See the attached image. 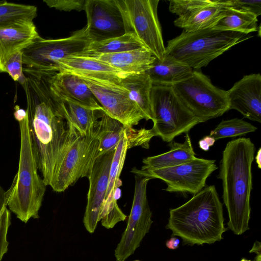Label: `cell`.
Segmentation results:
<instances>
[{
    "label": "cell",
    "instance_id": "1",
    "mask_svg": "<svg viewBox=\"0 0 261 261\" xmlns=\"http://www.w3.org/2000/svg\"><path fill=\"white\" fill-rule=\"evenodd\" d=\"M26 110L38 170L46 186H53L62 161L82 135L66 118L65 111L41 99L25 85Z\"/></svg>",
    "mask_w": 261,
    "mask_h": 261
},
{
    "label": "cell",
    "instance_id": "2",
    "mask_svg": "<svg viewBox=\"0 0 261 261\" xmlns=\"http://www.w3.org/2000/svg\"><path fill=\"white\" fill-rule=\"evenodd\" d=\"M255 150L250 138H239L227 143L220 161L217 178L222 182V198L229 218L227 228L237 235L249 229Z\"/></svg>",
    "mask_w": 261,
    "mask_h": 261
},
{
    "label": "cell",
    "instance_id": "3",
    "mask_svg": "<svg viewBox=\"0 0 261 261\" xmlns=\"http://www.w3.org/2000/svg\"><path fill=\"white\" fill-rule=\"evenodd\" d=\"M222 203L214 185L204 187L181 205L170 209L166 228L179 237L183 245L212 244L223 239Z\"/></svg>",
    "mask_w": 261,
    "mask_h": 261
},
{
    "label": "cell",
    "instance_id": "4",
    "mask_svg": "<svg viewBox=\"0 0 261 261\" xmlns=\"http://www.w3.org/2000/svg\"><path fill=\"white\" fill-rule=\"evenodd\" d=\"M14 117L19 123L20 148L18 170L9 189L6 191L7 206L24 223L38 219L46 185L38 174L26 110L15 107Z\"/></svg>",
    "mask_w": 261,
    "mask_h": 261
},
{
    "label": "cell",
    "instance_id": "5",
    "mask_svg": "<svg viewBox=\"0 0 261 261\" xmlns=\"http://www.w3.org/2000/svg\"><path fill=\"white\" fill-rule=\"evenodd\" d=\"M250 37L239 32L212 28L192 32L184 30L168 41L165 47L166 55L198 70Z\"/></svg>",
    "mask_w": 261,
    "mask_h": 261
},
{
    "label": "cell",
    "instance_id": "6",
    "mask_svg": "<svg viewBox=\"0 0 261 261\" xmlns=\"http://www.w3.org/2000/svg\"><path fill=\"white\" fill-rule=\"evenodd\" d=\"M151 103L153 113L152 129L155 136L169 143L177 136L188 133L201 123L184 104L172 86L153 85Z\"/></svg>",
    "mask_w": 261,
    "mask_h": 261
},
{
    "label": "cell",
    "instance_id": "7",
    "mask_svg": "<svg viewBox=\"0 0 261 261\" xmlns=\"http://www.w3.org/2000/svg\"><path fill=\"white\" fill-rule=\"evenodd\" d=\"M187 108L201 122L222 116L229 110L227 91L214 86L198 70L186 80L172 86Z\"/></svg>",
    "mask_w": 261,
    "mask_h": 261
},
{
    "label": "cell",
    "instance_id": "8",
    "mask_svg": "<svg viewBox=\"0 0 261 261\" xmlns=\"http://www.w3.org/2000/svg\"><path fill=\"white\" fill-rule=\"evenodd\" d=\"M124 19L125 33L133 34L157 59L166 54L158 17L159 0H115Z\"/></svg>",
    "mask_w": 261,
    "mask_h": 261
},
{
    "label": "cell",
    "instance_id": "9",
    "mask_svg": "<svg viewBox=\"0 0 261 261\" xmlns=\"http://www.w3.org/2000/svg\"><path fill=\"white\" fill-rule=\"evenodd\" d=\"M153 137L155 135L151 128L132 127L118 143L112 162L106 193L99 215V221L106 228H112L117 223L126 218L118 205L116 194L121 185L119 176L127 150L135 146L149 148V142Z\"/></svg>",
    "mask_w": 261,
    "mask_h": 261
},
{
    "label": "cell",
    "instance_id": "10",
    "mask_svg": "<svg viewBox=\"0 0 261 261\" xmlns=\"http://www.w3.org/2000/svg\"><path fill=\"white\" fill-rule=\"evenodd\" d=\"M90 42L86 27L62 39H45L39 36L21 51L23 65L38 70H59V61L82 54Z\"/></svg>",
    "mask_w": 261,
    "mask_h": 261
},
{
    "label": "cell",
    "instance_id": "11",
    "mask_svg": "<svg viewBox=\"0 0 261 261\" xmlns=\"http://www.w3.org/2000/svg\"><path fill=\"white\" fill-rule=\"evenodd\" d=\"M100 119L91 132L80 136L67 150L51 187L54 191L63 192L79 179L88 177L97 156L101 130Z\"/></svg>",
    "mask_w": 261,
    "mask_h": 261
},
{
    "label": "cell",
    "instance_id": "12",
    "mask_svg": "<svg viewBox=\"0 0 261 261\" xmlns=\"http://www.w3.org/2000/svg\"><path fill=\"white\" fill-rule=\"evenodd\" d=\"M215 160L195 158L176 166L158 169H138L132 172L138 176L162 180L168 192L188 193L195 195L205 186L209 176L217 169Z\"/></svg>",
    "mask_w": 261,
    "mask_h": 261
},
{
    "label": "cell",
    "instance_id": "13",
    "mask_svg": "<svg viewBox=\"0 0 261 261\" xmlns=\"http://www.w3.org/2000/svg\"><path fill=\"white\" fill-rule=\"evenodd\" d=\"M135 179L134 199L127 226L115 250L116 261H125L134 254L153 223L146 195L147 183L151 179L138 175Z\"/></svg>",
    "mask_w": 261,
    "mask_h": 261
},
{
    "label": "cell",
    "instance_id": "14",
    "mask_svg": "<svg viewBox=\"0 0 261 261\" xmlns=\"http://www.w3.org/2000/svg\"><path fill=\"white\" fill-rule=\"evenodd\" d=\"M78 76L111 117L129 126L137 125L142 119L146 120L143 112L130 98L128 91L120 85Z\"/></svg>",
    "mask_w": 261,
    "mask_h": 261
},
{
    "label": "cell",
    "instance_id": "15",
    "mask_svg": "<svg viewBox=\"0 0 261 261\" xmlns=\"http://www.w3.org/2000/svg\"><path fill=\"white\" fill-rule=\"evenodd\" d=\"M85 11V27L91 42L125 34L124 19L115 0H87Z\"/></svg>",
    "mask_w": 261,
    "mask_h": 261
},
{
    "label": "cell",
    "instance_id": "16",
    "mask_svg": "<svg viewBox=\"0 0 261 261\" xmlns=\"http://www.w3.org/2000/svg\"><path fill=\"white\" fill-rule=\"evenodd\" d=\"M115 150L96 158L89 176V188L83 223L86 229L93 233L99 221V215L108 186L110 168Z\"/></svg>",
    "mask_w": 261,
    "mask_h": 261
},
{
    "label": "cell",
    "instance_id": "17",
    "mask_svg": "<svg viewBox=\"0 0 261 261\" xmlns=\"http://www.w3.org/2000/svg\"><path fill=\"white\" fill-rule=\"evenodd\" d=\"M229 110L234 109L253 121L261 122V75L244 76L227 91Z\"/></svg>",
    "mask_w": 261,
    "mask_h": 261
},
{
    "label": "cell",
    "instance_id": "18",
    "mask_svg": "<svg viewBox=\"0 0 261 261\" xmlns=\"http://www.w3.org/2000/svg\"><path fill=\"white\" fill-rule=\"evenodd\" d=\"M51 88L62 100L89 109H103L86 83L76 74L65 71L55 72L51 76Z\"/></svg>",
    "mask_w": 261,
    "mask_h": 261
},
{
    "label": "cell",
    "instance_id": "19",
    "mask_svg": "<svg viewBox=\"0 0 261 261\" xmlns=\"http://www.w3.org/2000/svg\"><path fill=\"white\" fill-rule=\"evenodd\" d=\"M39 36L33 21L21 20L0 25V72L13 54L21 51Z\"/></svg>",
    "mask_w": 261,
    "mask_h": 261
},
{
    "label": "cell",
    "instance_id": "20",
    "mask_svg": "<svg viewBox=\"0 0 261 261\" xmlns=\"http://www.w3.org/2000/svg\"><path fill=\"white\" fill-rule=\"evenodd\" d=\"M57 67L59 71L118 85H120L121 79L128 74L100 60L82 56L62 59L58 62Z\"/></svg>",
    "mask_w": 261,
    "mask_h": 261
},
{
    "label": "cell",
    "instance_id": "21",
    "mask_svg": "<svg viewBox=\"0 0 261 261\" xmlns=\"http://www.w3.org/2000/svg\"><path fill=\"white\" fill-rule=\"evenodd\" d=\"M86 57L100 60L126 74L145 72L156 59L145 47L118 53L94 55Z\"/></svg>",
    "mask_w": 261,
    "mask_h": 261
},
{
    "label": "cell",
    "instance_id": "22",
    "mask_svg": "<svg viewBox=\"0 0 261 261\" xmlns=\"http://www.w3.org/2000/svg\"><path fill=\"white\" fill-rule=\"evenodd\" d=\"M193 72L189 66L166 54L162 60L156 58L145 71L153 85L170 86L189 78Z\"/></svg>",
    "mask_w": 261,
    "mask_h": 261
},
{
    "label": "cell",
    "instance_id": "23",
    "mask_svg": "<svg viewBox=\"0 0 261 261\" xmlns=\"http://www.w3.org/2000/svg\"><path fill=\"white\" fill-rule=\"evenodd\" d=\"M183 143L174 141L168 145L170 150L165 153L144 158L142 162L145 169H158L177 166L189 162L196 158L191 140L188 133H186Z\"/></svg>",
    "mask_w": 261,
    "mask_h": 261
},
{
    "label": "cell",
    "instance_id": "24",
    "mask_svg": "<svg viewBox=\"0 0 261 261\" xmlns=\"http://www.w3.org/2000/svg\"><path fill=\"white\" fill-rule=\"evenodd\" d=\"M227 7H229L227 0L212 1L210 4L191 15L178 17L174 23L175 26L190 32L212 28L222 17Z\"/></svg>",
    "mask_w": 261,
    "mask_h": 261
},
{
    "label": "cell",
    "instance_id": "25",
    "mask_svg": "<svg viewBox=\"0 0 261 261\" xmlns=\"http://www.w3.org/2000/svg\"><path fill=\"white\" fill-rule=\"evenodd\" d=\"M120 85L128 91L130 98L143 112L146 120H152L150 98L152 84L148 74L145 72L128 74L121 79Z\"/></svg>",
    "mask_w": 261,
    "mask_h": 261
},
{
    "label": "cell",
    "instance_id": "26",
    "mask_svg": "<svg viewBox=\"0 0 261 261\" xmlns=\"http://www.w3.org/2000/svg\"><path fill=\"white\" fill-rule=\"evenodd\" d=\"M257 17L251 13L227 7L222 17L212 29L248 35L257 31Z\"/></svg>",
    "mask_w": 261,
    "mask_h": 261
},
{
    "label": "cell",
    "instance_id": "27",
    "mask_svg": "<svg viewBox=\"0 0 261 261\" xmlns=\"http://www.w3.org/2000/svg\"><path fill=\"white\" fill-rule=\"evenodd\" d=\"M144 47L139 40L129 33L100 41L90 42L84 51L77 56L110 54Z\"/></svg>",
    "mask_w": 261,
    "mask_h": 261
},
{
    "label": "cell",
    "instance_id": "28",
    "mask_svg": "<svg viewBox=\"0 0 261 261\" xmlns=\"http://www.w3.org/2000/svg\"><path fill=\"white\" fill-rule=\"evenodd\" d=\"M63 101L66 118L82 135H86L92 130L105 111L104 109H92L70 101Z\"/></svg>",
    "mask_w": 261,
    "mask_h": 261
},
{
    "label": "cell",
    "instance_id": "29",
    "mask_svg": "<svg viewBox=\"0 0 261 261\" xmlns=\"http://www.w3.org/2000/svg\"><path fill=\"white\" fill-rule=\"evenodd\" d=\"M37 12L34 6L0 1V25L21 20L33 21Z\"/></svg>",
    "mask_w": 261,
    "mask_h": 261
},
{
    "label": "cell",
    "instance_id": "30",
    "mask_svg": "<svg viewBox=\"0 0 261 261\" xmlns=\"http://www.w3.org/2000/svg\"><path fill=\"white\" fill-rule=\"evenodd\" d=\"M257 128L243 119L233 118L223 120L210 133L216 141L225 138L236 137L254 132Z\"/></svg>",
    "mask_w": 261,
    "mask_h": 261
},
{
    "label": "cell",
    "instance_id": "31",
    "mask_svg": "<svg viewBox=\"0 0 261 261\" xmlns=\"http://www.w3.org/2000/svg\"><path fill=\"white\" fill-rule=\"evenodd\" d=\"M11 225V213L7 208L6 191L0 186V261L8 250L7 234Z\"/></svg>",
    "mask_w": 261,
    "mask_h": 261
},
{
    "label": "cell",
    "instance_id": "32",
    "mask_svg": "<svg viewBox=\"0 0 261 261\" xmlns=\"http://www.w3.org/2000/svg\"><path fill=\"white\" fill-rule=\"evenodd\" d=\"M211 2L210 0H171L169 2V9L171 12L182 18L191 15Z\"/></svg>",
    "mask_w": 261,
    "mask_h": 261
},
{
    "label": "cell",
    "instance_id": "33",
    "mask_svg": "<svg viewBox=\"0 0 261 261\" xmlns=\"http://www.w3.org/2000/svg\"><path fill=\"white\" fill-rule=\"evenodd\" d=\"M4 68L5 72L8 73L14 81L18 82L21 86L25 84L26 77L22 70L21 51L12 55L6 61Z\"/></svg>",
    "mask_w": 261,
    "mask_h": 261
},
{
    "label": "cell",
    "instance_id": "34",
    "mask_svg": "<svg viewBox=\"0 0 261 261\" xmlns=\"http://www.w3.org/2000/svg\"><path fill=\"white\" fill-rule=\"evenodd\" d=\"M87 0H44L49 7L60 10L69 12L85 11Z\"/></svg>",
    "mask_w": 261,
    "mask_h": 261
},
{
    "label": "cell",
    "instance_id": "35",
    "mask_svg": "<svg viewBox=\"0 0 261 261\" xmlns=\"http://www.w3.org/2000/svg\"><path fill=\"white\" fill-rule=\"evenodd\" d=\"M229 7L251 13L257 17L261 14L260 0H227Z\"/></svg>",
    "mask_w": 261,
    "mask_h": 261
},
{
    "label": "cell",
    "instance_id": "36",
    "mask_svg": "<svg viewBox=\"0 0 261 261\" xmlns=\"http://www.w3.org/2000/svg\"><path fill=\"white\" fill-rule=\"evenodd\" d=\"M216 140L213 137L210 136H206L198 142L199 147L204 151H208L211 146H212Z\"/></svg>",
    "mask_w": 261,
    "mask_h": 261
},
{
    "label": "cell",
    "instance_id": "37",
    "mask_svg": "<svg viewBox=\"0 0 261 261\" xmlns=\"http://www.w3.org/2000/svg\"><path fill=\"white\" fill-rule=\"evenodd\" d=\"M261 248H260V243L256 241L251 249L249 251L250 253L255 252L256 254V256L253 261H261ZM241 261H251V260H248L246 258H243Z\"/></svg>",
    "mask_w": 261,
    "mask_h": 261
},
{
    "label": "cell",
    "instance_id": "38",
    "mask_svg": "<svg viewBox=\"0 0 261 261\" xmlns=\"http://www.w3.org/2000/svg\"><path fill=\"white\" fill-rule=\"evenodd\" d=\"M180 240L176 237H171L166 242V247L169 249H176L178 248Z\"/></svg>",
    "mask_w": 261,
    "mask_h": 261
},
{
    "label": "cell",
    "instance_id": "39",
    "mask_svg": "<svg viewBox=\"0 0 261 261\" xmlns=\"http://www.w3.org/2000/svg\"><path fill=\"white\" fill-rule=\"evenodd\" d=\"M256 163L258 166V169L261 168V148H259L257 151L256 155L255 157Z\"/></svg>",
    "mask_w": 261,
    "mask_h": 261
},
{
    "label": "cell",
    "instance_id": "40",
    "mask_svg": "<svg viewBox=\"0 0 261 261\" xmlns=\"http://www.w3.org/2000/svg\"><path fill=\"white\" fill-rule=\"evenodd\" d=\"M135 261H140V260H135Z\"/></svg>",
    "mask_w": 261,
    "mask_h": 261
}]
</instances>
